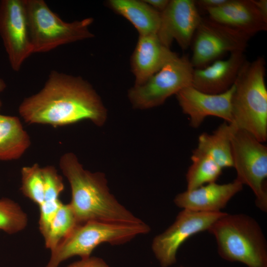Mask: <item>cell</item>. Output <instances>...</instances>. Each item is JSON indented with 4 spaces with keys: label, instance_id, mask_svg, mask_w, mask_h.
Instances as JSON below:
<instances>
[{
    "label": "cell",
    "instance_id": "7402d4cb",
    "mask_svg": "<svg viewBox=\"0 0 267 267\" xmlns=\"http://www.w3.org/2000/svg\"><path fill=\"white\" fill-rule=\"evenodd\" d=\"M79 224L69 204H63L53 219L47 234L44 238L46 249L54 250Z\"/></svg>",
    "mask_w": 267,
    "mask_h": 267
},
{
    "label": "cell",
    "instance_id": "484cf974",
    "mask_svg": "<svg viewBox=\"0 0 267 267\" xmlns=\"http://www.w3.org/2000/svg\"><path fill=\"white\" fill-rule=\"evenodd\" d=\"M63 204L59 200L52 202H44L40 206L39 229L44 238L57 212Z\"/></svg>",
    "mask_w": 267,
    "mask_h": 267
},
{
    "label": "cell",
    "instance_id": "4316f807",
    "mask_svg": "<svg viewBox=\"0 0 267 267\" xmlns=\"http://www.w3.org/2000/svg\"><path fill=\"white\" fill-rule=\"evenodd\" d=\"M65 267H110L101 258L90 256L88 258L81 259L74 262Z\"/></svg>",
    "mask_w": 267,
    "mask_h": 267
},
{
    "label": "cell",
    "instance_id": "8992f818",
    "mask_svg": "<svg viewBox=\"0 0 267 267\" xmlns=\"http://www.w3.org/2000/svg\"><path fill=\"white\" fill-rule=\"evenodd\" d=\"M25 6L34 53L94 37L89 28L93 21L91 17L65 22L43 0H25Z\"/></svg>",
    "mask_w": 267,
    "mask_h": 267
},
{
    "label": "cell",
    "instance_id": "ffe728a7",
    "mask_svg": "<svg viewBox=\"0 0 267 267\" xmlns=\"http://www.w3.org/2000/svg\"><path fill=\"white\" fill-rule=\"evenodd\" d=\"M237 129L233 123L224 122L212 134H201L196 149L211 157L222 169L233 167L231 140Z\"/></svg>",
    "mask_w": 267,
    "mask_h": 267
},
{
    "label": "cell",
    "instance_id": "7c38bea8",
    "mask_svg": "<svg viewBox=\"0 0 267 267\" xmlns=\"http://www.w3.org/2000/svg\"><path fill=\"white\" fill-rule=\"evenodd\" d=\"M201 18L194 0H170L161 13L156 35L165 46L170 48L175 40L181 49L185 50L192 43Z\"/></svg>",
    "mask_w": 267,
    "mask_h": 267
},
{
    "label": "cell",
    "instance_id": "603a6c76",
    "mask_svg": "<svg viewBox=\"0 0 267 267\" xmlns=\"http://www.w3.org/2000/svg\"><path fill=\"white\" fill-rule=\"evenodd\" d=\"M27 224V215L18 203L7 198L0 199V230L14 234L24 229Z\"/></svg>",
    "mask_w": 267,
    "mask_h": 267
},
{
    "label": "cell",
    "instance_id": "ba28073f",
    "mask_svg": "<svg viewBox=\"0 0 267 267\" xmlns=\"http://www.w3.org/2000/svg\"><path fill=\"white\" fill-rule=\"evenodd\" d=\"M194 70L187 55L177 54L144 83L131 88L130 100L134 107L141 109L160 105L171 95L191 86Z\"/></svg>",
    "mask_w": 267,
    "mask_h": 267
},
{
    "label": "cell",
    "instance_id": "f1b7e54d",
    "mask_svg": "<svg viewBox=\"0 0 267 267\" xmlns=\"http://www.w3.org/2000/svg\"><path fill=\"white\" fill-rule=\"evenodd\" d=\"M147 4L157 11L161 13L167 6L169 0H145Z\"/></svg>",
    "mask_w": 267,
    "mask_h": 267
},
{
    "label": "cell",
    "instance_id": "277c9868",
    "mask_svg": "<svg viewBox=\"0 0 267 267\" xmlns=\"http://www.w3.org/2000/svg\"><path fill=\"white\" fill-rule=\"evenodd\" d=\"M265 60L246 61L234 84L231 99L232 122L262 143L267 139V89Z\"/></svg>",
    "mask_w": 267,
    "mask_h": 267
},
{
    "label": "cell",
    "instance_id": "4dcf8cb0",
    "mask_svg": "<svg viewBox=\"0 0 267 267\" xmlns=\"http://www.w3.org/2000/svg\"><path fill=\"white\" fill-rule=\"evenodd\" d=\"M6 85L4 81L1 78H0V92L3 91L6 88ZM2 106V102L0 99V109Z\"/></svg>",
    "mask_w": 267,
    "mask_h": 267
},
{
    "label": "cell",
    "instance_id": "5b68a950",
    "mask_svg": "<svg viewBox=\"0 0 267 267\" xmlns=\"http://www.w3.org/2000/svg\"><path fill=\"white\" fill-rule=\"evenodd\" d=\"M150 231L149 226L143 222L120 223L89 221L79 224L51 251L45 267H58L63 261L76 256L81 259L88 258L102 243L122 245Z\"/></svg>",
    "mask_w": 267,
    "mask_h": 267
},
{
    "label": "cell",
    "instance_id": "44dd1931",
    "mask_svg": "<svg viewBox=\"0 0 267 267\" xmlns=\"http://www.w3.org/2000/svg\"><path fill=\"white\" fill-rule=\"evenodd\" d=\"M192 164L186 174L187 190L216 182L222 168L209 156L195 148L191 157Z\"/></svg>",
    "mask_w": 267,
    "mask_h": 267
},
{
    "label": "cell",
    "instance_id": "8fae6325",
    "mask_svg": "<svg viewBox=\"0 0 267 267\" xmlns=\"http://www.w3.org/2000/svg\"><path fill=\"white\" fill-rule=\"evenodd\" d=\"M0 35L12 69L18 71L24 61L34 53L25 0H0Z\"/></svg>",
    "mask_w": 267,
    "mask_h": 267
},
{
    "label": "cell",
    "instance_id": "1f68e13d",
    "mask_svg": "<svg viewBox=\"0 0 267 267\" xmlns=\"http://www.w3.org/2000/svg\"></svg>",
    "mask_w": 267,
    "mask_h": 267
},
{
    "label": "cell",
    "instance_id": "2e32d148",
    "mask_svg": "<svg viewBox=\"0 0 267 267\" xmlns=\"http://www.w3.org/2000/svg\"><path fill=\"white\" fill-rule=\"evenodd\" d=\"M207 11L211 19L250 38L267 30V21L258 11L253 0H228L222 5Z\"/></svg>",
    "mask_w": 267,
    "mask_h": 267
},
{
    "label": "cell",
    "instance_id": "7a4b0ae2",
    "mask_svg": "<svg viewBox=\"0 0 267 267\" xmlns=\"http://www.w3.org/2000/svg\"><path fill=\"white\" fill-rule=\"evenodd\" d=\"M59 167L71 189L70 205L79 224L89 221L139 223L143 221L110 193L103 174L84 169L73 153L64 154Z\"/></svg>",
    "mask_w": 267,
    "mask_h": 267
},
{
    "label": "cell",
    "instance_id": "6da1fadb",
    "mask_svg": "<svg viewBox=\"0 0 267 267\" xmlns=\"http://www.w3.org/2000/svg\"><path fill=\"white\" fill-rule=\"evenodd\" d=\"M18 111L28 124L54 127L84 120L101 126L106 118L100 98L88 81L55 70L40 91L22 101Z\"/></svg>",
    "mask_w": 267,
    "mask_h": 267
},
{
    "label": "cell",
    "instance_id": "9a60e30c",
    "mask_svg": "<svg viewBox=\"0 0 267 267\" xmlns=\"http://www.w3.org/2000/svg\"><path fill=\"white\" fill-rule=\"evenodd\" d=\"M243 185L235 179L224 184L216 182L178 194L174 203L183 209L199 212H221L229 200L242 190Z\"/></svg>",
    "mask_w": 267,
    "mask_h": 267
},
{
    "label": "cell",
    "instance_id": "83f0119b",
    "mask_svg": "<svg viewBox=\"0 0 267 267\" xmlns=\"http://www.w3.org/2000/svg\"><path fill=\"white\" fill-rule=\"evenodd\" d=\"M228 0H194L197 7H199L206 11L222 5Z\"/></svg>",
    "mask_w": 267,
    "mask_h": 267
},
{
    "label": "cell",
    "instance_id": "ac0fdd59",
    "mask_svg": "<svg viewBox=\"0 0 267 267\" xmlns=\"http://www.w3.org/2000/svg\"><path fill=\"white\" fill-rule=\"evenodd\" d=\"M107 5L128 20L139 35L156 34L160 23L161 13L144 0H109Z\"/></svg>",
    "mask_w": 267,
    "mask_h": 267
},
{
    "label": "cell",
    "instance_id": "cb8c5ba5",
    "mask_svg": "<svg viewBox=\"0 0 267 267\" xmlns=\"http://www.w3.org/2000/svg\"><path fill=\"white\" fill-rule=\"evenodd\" d=\"M22 194L40 206L44 201V182L42 168L35 163L21 170Z\"/></svg>",
    "mask_w": 267,
    "mask_h": 267
},
{
    "label": "cell",
    "instance_id": "9c48e42d",
    "mask_svg": "<svg viewBox=\"0 0 267 267\" xmlns=\"http://www.w3.org/2000/svg\"><path fill=\"white\" fill-rule=\"evenodd\" d=\"M250 38L209 17H202L192 41L190 62L194 69L201 68L227 52L245 51Z\"/></svg>",
    "mask_w": 267,
    "mask_h": 267
},
{
    "label": "cell",
    "instance_id": "3957f363",
    "mask_svg": "<svg viewBox=\"0 0 267 267\" xmlns=\"http://www.w3.org/2000/svg\"><path fill=\"white\" fill-rule=\"evenodd\" d=\"M208 231L215 238L223 259L247 267H267V243L258 222L244 214L225 213Z\"/></svg>",
    "mask_w": 267,
    "mask_h": 267
},
{
    "label": "cell",
    "instance_id": "4fadbf2b",
    "mask_svg": "<svg viewBox=\"0 0 267 267\" xmlns=\"http://www.w3.org/2000/svg\"><path fill=\"white\" fill-rule=\"evenodd\" d=\"M234 85L219 94H211L199 90L192 86L186 87L176 94L183 113L190 118V125L198 128L209 116L232 122L231 99Z\"/></svg>",
    "mask_w": 267,
    "mask_h": 267
},
{
    "label": "cell",
    "instance_id": "f546056e",
    "mask_svg": "<svg viewBox=\"0 0 267 267\" xmlns=\"http://www.w3.org/2000/svg\"><path fill=\"white\" fill-rule=\"evenodd\" d=\"M253 1L261 15L267 21V0H253Z\"/></svg>",
    "mask_w": 267,
    "mask_h": 267
},
{
    "label": "cell",
    "instance_id": "d4e9b609",
    "mask_svg": "<svg viewBox=\"0 0 267 267\" xmlns=\"http://www.w3.org/2000/svg\"><path fill=\"white\" fill-rule=\"evenodd\" d=\"M42 172L44 182V202L59 200V195L64 188L62 177L55 167L51 165L42 168Z\"/></svg>",
    "mask_w": 267,
    "mask_h": 267
},
{
    "label": "cell",
    "instance_id": "e0dca14e",
    "mask_svg": "<svg viewBox=\"0 0 267 267\" xmlns=\"http://www.w3.org/2000/svg\"><path fill=\"white\" fill-rule=\"evenodd\" d=\"M177 54L163 45L156 34L139 35L131 58L135 85L144 83Z\"/></svg>",
    "mask_w": 267,
    "mask_h": 267
},
{
    "label": "cell",
    "instance_id": "d6986e66",
    "mask_svg": "<svg viewBox=\"0 0 267 267\" xmlns=\"http://www.w3.org/2000/svg\"><path fill=\"white\" fill-rule=\"evenodd\" d=\"M30 145V137L19 118L0 114V160L19 159Z\"/></svg>",
    "mask_w": 267,
    "mask_h": 267
},
{
    "label": "cell",
    "instance_id": "52a82bcc",
    "mask_svg": "<svg viewBox=\"0 0 267 267\" xmlns=\"http://www.w3.org/2000/svg\"><path fill=\"white\" fill-rule=\"evenodd\" d=\"M231 155L236 171L235 178L248 186L256 197V205L267 211V147L247 131L237 129L231 140Z\"/></svg>",
    "mask_w": 267,
    "mask_h": 267
},
{
    "label": "cell",
    "instance_id": "5bb4252c",
    "mask_svg": "<svg viewBox=\"0 0 267 267\" xmlns=\"http://www.w3.org/2000/svg\"><path fill=\"white\" fill-rule=\"evenodd\" d=\"M246 61L244 51H237L226 59H217L203 68L194 69L191 86L208 93H222L234 84Z\"/></svg>",
    "mask_w": 267,
    "mask_h": 267
},
{
    "label": "cell",
    "instance_id": "30bf717a",
    "mask_svg": "<svg viewBox=\"0 0 267 267\" xmlns=\"http://www.w3.org/2000/svg\"><path fill=\"white\" fill-rule=\"evenodd\" d=\"M225 213H207L183 209L174 223L153 240L152 249L162 267H169L177 262L180 246L188 238L207 230Z\"/></svg>",
    "mask_w": 267,
    "mask_h": 267
}]
</instances>
